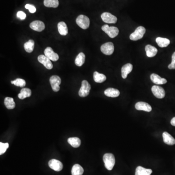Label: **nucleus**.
<instances>
[{
  "label": "nucleus",
  "mask_w": 175,
  "mask_h": 175,
  "mask_svg": "<svg viewBox=\"0 0 175 175\" xmlns=\"http://www.w3.org/2000/svg\"><path fill=\"white\" fill-rule=\"evenodd\" d=\"M105 166L108 170H112L115 165V159L112 153H106L103 156Z\"/></svg>",
  "instance_id": "f257e3e1"
},
{
  "label": "nucleus",
  "mask_w": 175,
  "mask_h": 175,
  "mask_svg": "<svg viewBox=\"0 0 175 175\" xmlns=\"http://www.w3.org/2000/svg\"><path fill=\"white\" fill-rule=\"evenodd\" d=\"M76 22L81 28L87 29L89 27L90 21L88 17L84 15H81L76 19Z\"/></svg>",
  "instance_id": "f03ea898"
},
{
  "label": "nucleus",
  "mask_w": 175,
  "mask_h": 175,
  "mask_svg": "<svg viewBox=\"0 0 175 175\" xmlns=\"http://www.w3.org/2000/svg\"><path fill=\"white\" fill-rule=\"evenodd\" d=\"M145 31H146V30L145 27L141 26H139L136 28L134 32L131 34V35H130V39L132 40H134V41L141 39L144 37Z\"/></svg>",
  "instance_id": "7ed1b4c3"
},
{
  "label": "nucleus",
  "mask_w": 175,
  "mask_h": 175,
  "mask_svg": "<svg viewBox=\"0 0 175 175\" xmlns=\"http://www.w3.org/2000/svg\"><path fill=\"white\" fill-rule=\"evenodd\" d=\"M103 31L105 32L110 38H114L118 35L119 29L114 26H109L108 25H105L102 27Z\"/></svg>",
  "instance_id": "20e7f679"
},
{
  "label": "nucleus",
  "mask_w": 175,
  "mask_h": 175,
  "mask_svg": "<svg viewBox=\"0 0 175 175\" xmlns=\"http://www.w3.org/2000/svg\"><path fill=\"white\" fill-rule=\"evenodd\" d=\"M91 86L89 83L86 81L82 82L81 87L79 90L78 94L81 97H85L89 94Z\"/></svg>",
  "instance_id": "39448f33"
},
{
  "label": "nucleus",
  "mask_w": 175,
  "mask_h": 175,
  "mask_svg": "<svg viewBox=\"0 0 175 175\" xmlns=\"http://www.w3.org/2000/svg\"><path fill=\"white\" fill-rule=\"evenodd\" d=\"M62 82L60 77L58 76H53L50 78V83L53 91L58 92L60 89L59 85Z\"/></svg>",
  "instance_id": "423d86ee"
},
{
  "label": "nucleus",
  "mask_w": 175,
  "mask_h": 175,
  "mask_svg": "<svg viewBox=\"0 0 175 175\" xmlns=\"http://www.w3.org/2000/svg\"><path fill=\"white\" fill-rule=\"evenodd\" d=\"M114 47L113 43L111 42L106 43L101 46V51L103 54L106 55H111L113 54Z\"/></svg>",
  "instance_id": "0eeeda50"
},
{
  "label": "nucleus",
  "mask_w": 175,
  "mask_h": 175,
  "mask_svg": "<svg viewBox=\"0 0 175 175\" xmlns=\"http://www.w3.org/2000/svg\"><path fill=\"white\" fill-rule=\"evenodd\" d=\"M151 90L154 96L157 98L162 99L165 97V90L160 86H153L152 87Z\"/></svg>",
  "instance_id": "6e6552de"
},
{
  "label": "nucleus",
  "mask_w": 175,
  "mask_h": 175,
  "mask_svg": "<svg viewBox=\"0 0 175 175\" xmlns=\"http://www.w3.org/2000/svg\"><path fill=\"white\" fill-rule=\"evenodd\" d=\"M101 17L103 21L108 24H115L117 21L116 17L108 12H104L102 14Z\"/></svg>",
  "instance_id": "1a4fd4ad"
},
{
  "label": "nucleus",
  "mask_w": 175,
  "mask_h": 175,
  "mask_svg": "<svg viewBox=\"0 0 175 175\" xmlns=\"http://www.w3.org/2000/svg\"><path fill=\"white\" fill-rule=\"evenodd\" d=\"M38 60L39 63L44 65V66L47 69L51 70L53 68V65L51 60L47 58L45 55H39L38 57Z\"/></svg>",
  "instance_id": "9d476101"
},
{
  "label": "nucleus",
  "mask_w": 175,
  "mask_h": 175,
  "mask_svg": "<svg viewBox=\"0 0 175 175\" xmlns=\"http://www.w3.org/2000/svg\"><path fill=\"white\" fill-rule=\"evenodd\" d=\"M45 56L49 58L50 60H52L53 62H57L59 59V56L57 53L54 52L52 48L50 47H47L45 49Z\"/></svg>",
  "instance_id": "9b49d317"
},
{
  "label": "nucleus",
  "mask_w": 175,
  "mask_h": 175,
  "mask_svg": "<svg viewBox=\"0 0 175 175\" xmlns=\"http://www.w3.org/2000/svg\"><path fill=\"white\" fill-rule=\"evenodd\" d=\"M48 165L52 169L55 171L59 172L63 168V164L62 162L56 159H52L48 163Z\"/></svg>",
  "instance_id": "f8f14e48"
},
{
  "label": "nucleus",
  "mask_w": 175,
  "mask_h": 175,
  "mask_svg": "<svg viewBox=\"0 0 175 175\" xmlns=\"http://www.w3.org/2000/svg\"><path fill=\"white\" fill-rule=\"evenodd\" d=\"M30 28L36 31L41 32L45 28L44 24L40 21H35L30 25Z\"/></svg>",
  "instance_id": "ddd939ff"
},
{
  "label": "nucleus",
  "mask_w": 175,
  "mask_h": 175,
  "mask_svg": "<svg viewBox=\"0 0 175 175\" xmlns=\"http://www.w3.org/2000/svg\"><path fill=\"white\" fill-rule=\"evenodd\" d=\"M135 108L138 111H143L145 112H150L152 108L150 104L144 102H139L135 104Z\"/></svg>",
  "instance_id": "4468645a"
},
{
  "label": "nucleus",
  "mask_w": 175,
  "mask_h": 175,
  "mask_svg": "<svg viewBox=\"0 0 175 175\" xmlns=\"http://www.w3.org/2000/svg\"><path fill=\"white\" fill-rule=\"evenodd\" d=\"M133 69L132 65L131 63H127L124 65L121 69L122 76L124 79L127 77V75L131 72Z\"/></svg>",
  "instance_id": "2eb2a0df"
},
{
  "label": "nucleus",
  "mask_w": 175,
  "mask_h": 175,
  "mask_svg": "<svg viewBox=\"0 0 175 175\" xmlns=\"http://www.w3.org/2000/svg\"><path fill=\"white\" fill-rule=\"evenodd\" d=\"M150 79L152 81L157 85H162L167 83V81L165 78H162L156 74H151Z\"/></svg>",
  "instance_id": "dca6fc26"
},
{
  "label": "nucleus",
  "mask_w": 175,
  "mask_h": 175,
  "mask_svg": "<svg viewBox=\"0 0 175 175\" xmlns=\"http://www.w3.org/2000/svg\"><path fill=\"white\" fill-rule=\"evenodd\" d=\"M163 142L165 144L168 145H174L175 144V139L171 136L170 134H169L167 132H164L163 134Z\"/></svg>",
  "instance_id": "f3484780"
},
{
  "label": "nucleus",
  "mask_w": 175,
  "mask_h": 175,
  "mask_svg": "<svg viewBox=\"0 0 175 175\" xmlns=\"http://www.w3.org/2000/svg\"><path fill=\"white\" fill-rule=\"evenodd\" d=\"M145 50L146 55L149 58H152L157 54L158 50L156 47L152 46L151 45H147L145 46Z\"/></svg>",
  "instance_id": "a211bd4d"
},
{
  "label": "nucleus",
  "mask_w": 175,
  "mask_h": 175,
  "mask_svg": "<svg viewBox=\"0 0 175 175\" xmlns=\"http://www.w3.org/2000/svg\"><path fill=\"white\" fill-rule=\"evenodd\" d=\"M104 94L106 96L109 97H117L119 96L120 92L116 89L109 88L105 90Z\"/></svg>",
  "instance_id": "6ab92c4d"
},
{
  "label": "nucleus",
  "mask_w": 175,
  "mask_h": 175,
  "mask_svg": "<svg viewBox=\"0 0 175 175\" xmlns=\"http://www.w3.org/2000/svg\"><path fill=\"white\" fill-rule=\"evenodd\" d=\"M58 28L59 33L62 36H66L68 33V28L66 24L63 21H61L58 25Z\"/></svg>",
  "instance_id": "aec40b11"
},
{
  "label": "nucleus",
  "mask_w": 175,
  "mask_h": 175,
  "mask_svg": "<svg viewBox=\"0 0 175 175\" xmlns=\"http://www.w3.org/2000/svg\"><path fill=\"white\" fill-rule=\"evenodd\" d=\"M152 170L150 169L145 168L142 166H138L136 169L135 175H150Z\"/></svg>",
  "instance_id": "412c9836"
},
{
  "label": "nucleus",
  "mask_w": 175,
  "mask_h": 175,
  "mask_svg": "<svg viewBox=\"0 0 175 175\" xmlns=\"http://www.w3.org/2000/svg\"><path fill=\"white\" fill-rule=\"evenodd\" d=\"M156 41L157 43L159 46L162 47V48L167 47L170 43L169 39H166V38H161V37H158L156 39Z\"/></svg>",
  "instance_id": "4be33fe9"
},
{
  "label": "nucleus",
  "mask_w": 175,
  "mask_h": 175,
  "mask_svg": "<svg viewBox=\"0 0 175 175\" xmlns=\"http://www.w3.org/2000/svg\"><path fill=\"white\" fill-rule=\"evenodd\" d=\"M31 90L28 88H23L21 90V93L18 94V97L20 99H24L25 98L31 96Z\"/></svg>",
  "instance_id": "5701e85b"
},
{
  "label": "nucleus",
  "mask_w": 175,
  "mask_h": 175,
  "mask_svg": "<svg viewBox=\"0 0 175 175\" xmlns=\"http://www.w3.org/2000/svg\"><path fill=\"white\" fill-rule=\"evenodd\" d=\"M4 104H5L6 108L8 109H14L16 106L13 98L9 97H7L5 98Z\"/></svg>",
  "instance_id": "b1692460"
},
{
  "label": "nucleus",
  "mask_w": 175,
  "mask_h": 175,
  "mask_svg": "<svg viewBox=\"0 0 175 175\" xmlns=\"http://www.w3.org/2000/svg\"><path fill=\"white\" fill-rule=\"evenodd\" d=\"M85 55L83 53H80L75 59V64L76 65L79 67L82 66L85 62Z\"/></svg>",
  "instance_id": "393cba45"
},
{
  "label": "nucleus",
  "mask_w": 175,
  "mask_h": 175,
  "mask_svg": "<svg viewBox=\"0 0 175 175\" xmlns=\"http://www.w3.org/2000/svg\"><path fill=\"white\" fill-rule=\"evenodd\" d=\"M83 173V168L79 164H75L72 167V169H71V175H82Z\"/></svg>",
  "instance_id": "a878e982"
},
{
  "label": "nucleus",
  "mask_w": 175,
  "mask_h": 175,
  "mask_svg": "<svg viewBox=\"0 0 175 175\" xmlns=\"http://www.w3.org/2000/svg\"><path fill=\"white\" fill-rule=\"evenodd\" d=\"M107 79L106 76L103 74H100L97 71H95L94 73V79L96 83H102L105 81Z\"/></svg>",
  "instance_id": "bb28decb"
},
{
  "label": "nucleus",
  "mask_w": 175,
  "mask_h": 175,
  "mask_svg": "<svg viewBox=\"0 0 175 175\" xmlns=\"http://www.w3.org/2000/svg\"><path fill=\"white\" fill-rule=\"evenodd\" d=\"M68 142L74 148L79 147L81 145V140L77 137H71L68 139Z\"/></svg>",
  "instance_id": "cd10ccee"
},
{
  "label": "nucleus",
  "mask_w": 175,
  "mask_h": 175,
  "mask_svg": "<svg viewBox=\"0 0 175 175\" xmlns=\"http://www.w3.org/2000/svg\"><path fill=\"white\" fill-rule=\"evenodd\" d=\"M44 5L47 7L57 8L59 5L58 0H44Z\"/></svg>",
  "instance_id": "c85d7f7f"
},
{
  "label": "nucleus",
  "mask_w": 175,
  "mask_h": 175,
  "mask_svg": "<svg viewBox=\"0 0 175 175\" xmlns=\"http://www.w3.org/2000/svg\"><path fill=\"white\" fill-rule=\"evenodd\" d=\"M34 44L35 43L32 39H30L27 42L25 43L24 44V48L25 51L29 53L32 52L34 48Z\"/></svg>",
  "instance_id": "c756f323"
},
{
  "label": "nucleus",
  "mask_w": 175,
  "mask_h": 175,
  "mask_svg": "<svg viewBox=\"0 0 175 175\" xmlns=\"http://www.w3.org/2000/svg\"><path fill=\"white\" fill-rule=\"evenodd\" d=\"M11 84H14L15 86H18V87H24L26 85L25 81L21 78H17L15 81H11Z\"/></svg>",
  "instance_id": "7c9ffc66"
},
{
  "label": "nucleus",
  "mask_w": 175,
  "mask_h": 175,
  "mask_svg": "<svg viewBox=\"0 0 175 175\" xmlns=\"http://www.w3.org/2000/svg\"><path fill=\"white\" fill-rule=\"evenodd\" d=\"M9 147L8 143H0V155L4 154Z\"/></svg>",
  "instance_id": "2f4dec72"
},
{
  "label": "nucleus",
  "mask_w": 175,
  "mask_h": 175,
  "mask_svg": "<svg viewBox=\"0 0 175 175\" xmlns=\"http://www.w3.org/2000/svg\"><path fill=\"white\" fill-rule=\"evenodd\" d=\"M25 8L26 9H28L31 13H34L36 12V10H37L35 6L30 5V4H26L25 6Z\"/></svg>",
  "instance_id": "473e14b6"
},
{
  "label": "nucleus",
  "mask_w": 175,
  "mask_h": 175,
  "mask_svg": "<svg viewBox=\"0 0 175 175\" xmlns=\"http://www.w3.org/2000/svg\"><path fill=\"white\" fill-rule=\"evenodd\" d=\"M168 68L169 69H175V52L172 55V62L169 65Z\"/></svg>",
  "instance_id": "72a5a7b5"
},
{
  "label": "nucleus",
  "mask_w": 175,
  "mask_h": 175,
  "mask_svg": "<svg viewBox=\"0 0 175 175\" xmlns=\"http://www.w3.org/2000/svg\"><path fill=\"white\" fill-rule=\"evenodd\" d=\"M17 17L21 20H24L25 19L26 15L23 11H19L17 12Z\"/></svg>",
  "instance_id": "f704fd0d"
},
{
  "label": "nucleus",
  "mask_w": 175,
  "mask_h": 175,
  "mask_svg": "<svg viewBox=\"0 0 175 175\" xmlns=\"http://www.w3.org/2000/svg\"><path fill=\"white\" fill-rule=\"evenodd\" d=\"M171 124L173 126L175 127V117H173L172 120H171Z\"/></svg>",
  "instance_id": "c9c22d12"
}]
</instances>
